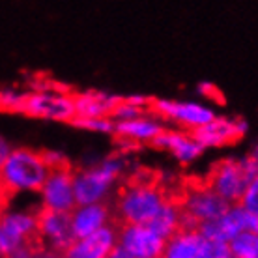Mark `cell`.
<instances>
[{"mask_svg":"<svg viewBox=\"0 0 258 258\" xmlns=\"http://www.w3.org/2000/svg\"><path fill=\"white\" fill-rule=\"evenodd\" d=\"M170 199L163 185L137 176L118 189L114 215L122 225H150Z\"/></svg>","mask_w":258,"mask_h":258,"instance_id":"obj_1","label":"cell"},{"mask_svg":"<svg viewBox=\"0 0 258 258\" xmlns=\"http://www.w3.org/2000/svg\"><path fill=\"white\" fill-rule=\"evenodd\" d=\"M51 168L43 152L32 148H13L6 163L0 167V185L8 197L38 193Z\"/></svg>","mask_w":258,"mask_h":258,"instance_id":"obj_2","label":"cell"},{"mask_svg":"<svg viewBox=\"0 0 258 258\" xmlns=\"http://www.w3.org/2000/svg\"><path fill=\"white\" fill-rule=\"evenodd\" d=\"M125 168L127 161L122 155H110L90 167L81 168L79 172H73L77 204L107 202L118 189Z\"/></svg>","mask_w":258,"mask_h":258,"instance_id":"obj_3","label":"cell"},{"mask_svg":"<svg viewBox=\"0 0 258 258\" xmlns=\"http://www.w3.org/2000/svg\"><path fill=\"white\" fill-rule=\"evenodd\" d=\"M23 112L41 120L73 122L77 118L75 94L54 84H41L32 92H26Z\"/></svg>","mask_w":258,"mask_h":258,"instance_id":"obj_4","label":"cell"},{"mask_svg":"<svg viewBox=\"0 0 258 258\" xmlns=\"http://www.w3.org/2000/svg\"><path fill=\"white\" fill-rule=\"evenodd\" d=\"M38 212L10 204L0 210V258H6L26 243L38 241Z\"/></svg>","mask_w":258,"mask_h":258,"instance_id":"obj_5","label":"cell"},{"mask_svg":"<svg viewBox=\"0 0 258 258\" xmlns=\"http://www.w3.org/2000/svg\"><path fill=\"white\" fill-rule=\"evenodd\" d=\"M178 202H180L181 213H183V228H199V226L206 225L223 215L230 206L206 181L187 185Z\"/></svg>","mask_w":258,"mask_h":258,"instance_id":"obj_6","label":"cell"},{"mask_svg":"<svg viewBox=\"0 0 258 258\" xmlns=\"http://www.w3.org/2000/svg\"><path fill=\"white\" fill-rule=\"evenodd\" d=\"M150 110L163 122L174 123L176 129L191 131L206 125L213 116L215 110L212 105L204 101H181V99H152Z\"/></svg>","mask_w":258,"mask_h":258,"instance_id":"obj_7","label":"cell"},{"mask_svg":"<svg viewBox=\"0 0 258 258\" xmlns=\"http://www.w3.org/2000/svg\"><path fill=\"white\" fill-rule=\"evenodd\" d=\"M167 238L150 225H122L118 228V251L127 258H161Z\"/></svg>","mask_w":258,"mask_h":258,"instance_id":"obj_8","label":"cell"},{"mask_svg":"<svg viewBox=\"0 0 258 258\" xmlns=\"http://www.w3.org/2000/svg\"><path fill=\"white\" fill-rule=\"evenodd\" d=\"M247 181L249 174L241 159H221L212 167L206 183L228 204H238Z\"/></svg>","mask_w":258,"mask_h":258,"instance_id":"obj_9","label":"cell"},{"mask_svg":"<svg viewBox=\"0 0 258 258\" xmlns=\"http://www.w3.org/2000/svg\"><path fill=\"white\" fill-rule=\"evenodd\" d=\"M38 193L41 210L70 213L73 208L77 206L73 172H71L70 167L51 170Z\"/></svg>","mask_w":258,"mask_h":258,"instance_id":"obj_10","label":"cell"},{"mask_svg":"<svg viewBox=\"0 0 258 258\" xmlns=\"http://www.w3.org/2000/svg\"><path fill=\"white\" fill-rule=\"evenodd\" d=\"M75 234L71 226V215L66 212H51L41 210L38 212V241L47 249L64 254L68 247L73 243Z\"/></svg>","mask_w":258,"mask_h":258,"instance_id":"obj_11","label":"cell"},{"mask_svg":"<svg viewBox=\"0 0 258 258\" xmlns=\"http://www.w3.org/2000/svg\"><path fill=\"white\" fill-rule=\"evenodd\" d=\"M254 225H256L254 215L245 212L239 204H230L223 215L206 225L199 226V230L206 239L221 241V243L228 245L238 234L245 232V230H254Z\"/></svg>","mask_w":258,"mask_h":258,"instance_id":"obj_12","label":"cell"},{"mask_svg":"<svg viewBox=\"0 0 258 258\" xmlns=\"http://www.w3.org/2000/svg\"><path fill=\"white\" fill-rule=\"evenodd\" d=\"M163 131H165V122L155 116L152 110L129 120L114 122V135L123 144H131V146L154 144Z\"/></svg>","mask_w":258,"mask_h":258,"instance_id":"obj_13","label":"cell"},{"mask_svg":"<svg viewBox=\"0 0 258 258\" xmlns=\"http://www.w3.org/2000/svg\"><path fill=\"white\" fill-rule=\"evenodd\" d=\"M247 133V123L239 118L215 116L195 131L197 141L202 144V148H223L228 144L238 142Z\"/></svg>","mask_w":258,"mask_h":258,"instance_id":"obj_14","label":"cell"},{"mask_svg":"<svg viewBox=\"0 0 258 258\" xmlns=\"http://www.w3.org/2000/svg\"><path fill=\"white\" fill-rule=\"evenodd\" d=\"M118 249V228L109 225L94 234L75 238L64 252L66 258H110Z\"/></svg>","mask_w":258,"mask_h":258,"instance_id":"obj_15","label":"cell"},{"mask_svg":"<svg viewBox=\"0 0 258 258\" xmlns=\"http://www.w3.org/2000/svg\"><path fill=\"white\" fill-rule=\"evenodd\" d=\"M154 146L168 152L181 165H189V163L197 161L200 155H202V152H204L202 144L197 141L195 133L183 131V129L165 127V131L154 142Z\"/></svg>","mask_w":258,"mask_h":258,"instance_id":"obj_16","label":"cell"},{"mask_svg":"<svg viewBox=\"0 0 258 258\" xmlns=\"http://www.w3.org/2000/svg\"><path fill=\"white\" fill-rule=\"evenodd\" d=\"M70 215L75 238H83L112 225L114 212L107 202H94V204H77L70 212Z\"/></svg>","mask_w":258,"mask_h":258,"instance_id":"obj_17","label":"cell"},{"mask_svg":"<svg viewBox=\"0 0 258 258\" xmlns=\"http://www.w3.org/2000/svg\"><path fill=\"white\" fill-rule=\"evenodd\" d=\"M120 97L110 96L109 92L86 90L75 94L77 118H112V110Z\"/></svg>","mask_w":258,"mask_h":258,"instance_id":"obj_18","label":"cell"},{"mask_svg":"<svg viewBox=\"0 0 258 258\" xmlns=\"http://www.w3.org/2000/svg\"><path fill=\"white\" fill-rule=\"evenodd\" d=\"M204 236L199 228H180L170 238H167L161 258H197Z\"/></svg>","mask_w":258,"mask_h":258,"instance_id":"obj_19","label":"cell"},{"mask_svg":"<svg viewBox=\"0 0 258 258\" xmlns=\"http://www.w3.org/2000/svg\"><path fill=\"white\" fill-rule=\"evenodd\" d=\"M150 226L161 234L163 238H170L174 232L183 228V213H181L180 202L174 199H168L167 204L161 208V212L150 223Z\"/></svg>","mask_w":258,"mask_h":258,"instance_id":"obj_20","label":"cell"},{"mask_svg":"<svg viewBox=\"0 0 258 258\" xmlns=\"http://www.w3.org/2000/svg\"><path fill=\"white\" fill-rule=\"evenodd\" d=\"M150 101L146 97H125V99H118L116 107L112 110V120L114 122H122V120H129V118H135L142 112H148L150 110Z\"/></svg>","mask_w":258,"mask_h":258,"instance_id":"obj_21","label":"cell"},{"mask_svg":"<svg viewBox=\"0 0 258 258\" xmlns=\"http://www.w3.org/2000/svg\"><path fill=\"white\" fill-rule=\"evenodd\" d=\"M232 258H258V232L245 230L228 243Z\"/></svg>","mask_w":258,"mask_h":258,"instance_id":"obj_22","label":"cell"},{"mask_svg":"<svg viewBox=\"0 0 258 258\" xmlns=\"http://www.w3.org/2000/svg\"><path fill=\"white\" fill-rule=\"evenodd\" d=\"M239 206L243 208L245 212H249L251 215L258 217V170L249 178L247 187L241 195V200L238 202Z\"/></svg>","mask_w":258,"mask_h":258,"instance_id":"obj_23","label":"cell"},{"mask_svg":"<svg viewBox=\"0 0 258 258\" xmlns=\"http://www.w3.org/2000/svg\"><path fill=\"white\" fill-rule=\"evenodd\" d=\"M56 256H58V252L47 249L39 241H32V243H26V245L15 249L6 258H56Z\"/></svg>","mask_w":258,"mask_h":258,"instance_id":"obj_24","label":"cell"},{"mask_svg":"<svg viewBox=\"0 0 258 258\" xmlns=\"http://www.w3.org/2000/svg\"><path fill=\"white\" fill-rule=\"evenodd\" d=\"M26 92L17 88H2L0 90V109L10 112H23Z\"/></svg>","mask_w":258,"mask_h":258,"instance_id":"obj_25","label":"cell"},{"mask_svg":"<svg viewBox=\"0 0 258 258\" xmlns=\"http://www.w3.org/2000/svg\"><path fill=\"white\" fill-rule=\"evenodd\" d=\"M73 123L81 129L92 131V133H114L112 118H75Z\"/></svg>","mask_w":258,"mask_h":258,"instance_id":"obj_26","label":"cell"},{"mask_svg":"<svg viewBox=\"0 0 258 258\" xmlns=\"http://www.w3.org/2000/svg\"><path fill=\"white\" fill-rule=\"evenodd\" d=\"M197 258H232V254H230V249L226 243L204 238V243L200 247V252Z\"/></svg>","mask_w":258,"mask_h":258,"instance_id":"obj_27","label":"cell"},{"mask_svg":"<svg viewBox=\"0 0 258 258\" xmlns=\"http://www.w3.org/2000/svg\"><path fill=\"white\" fill-rule=\"evenodd\" d=\"M43 157H45V161H47V165H49V168H51V170L68 167V157H66L62 152L49 150V152H43Z\"/></svg>","mask_w":258,"mask_h":258,"instance_id":"obj_28","label":"cell"},{"mask_svg":"<svg viewBox=\"0 0 258 258\" xmlns=\"http://www.w3.org/2000/svg\"><path fill=\"white\" fill-rule=\"evenodd\" d=\"M12 152H13V146L10 144V141H8L6 137L0 135V167L6 163V159L10 157Z\"/></svg>","mask_w":258,"mask_h":258,"instance_id":"obj_29","label":"cell"},{"mask_svg":"<svg viewBox=\"0 0 258 258\" xmlns=\"http://www.w3.org/2000/svg\"><path fill=\"white\" fill-rule=\"evenodd\" d=\"M200 94L204 97H208V99H219V92H217V88L213 86V84L210 83H202L199 86Z\"/></svg>","mask_w":258,"mask_h":258,"instance_id":"obj_30","label":"cell"},{"mask_svg":"<svg viewBox=\"0 0 258 258\" xmlns=\"http://www.w3.org/2000/svg\"><path fill=\"white\" fill-rule=\"evenodd\" d=\"M8 200H10V197H8V195H6V191H4V187L0 185V210H2V208L6 206V204H8Z\"/></svg>","mask_w":258,"mask_h":258,"instance_id":"obj_31","label":"cell"},{"mask_svg":"<svg viewBox=\"0 0 258 258\" xmlns=\"http://www.w3.org/2000/svg\"><path fill=\"white\" fill-rule=\"evenodd\" d=\"M249 157H252V159H258V142L251 148V152H249Z\"/></svg>","mask_w":258,"mask_h":258,"instance_id":"obj_32","label":"cell"},{"mask_svg":"<svg viewBox=\"0 0 258 258\" xmlns=\"http://www.w3.org/2000/svg\"><path fill=\"white\" fill-rule=\"evenodd\" d=\"M110 258H127V256H125L122 251H118V249H116V251L112 252V256H110Z\"/></svg>","mask_w":258,"mask_h":258,"instance_id":"obj_33","label":"cell"},{"mask_svg":"<svg viewBox=\"0 0 258 258\" xmlns=\"http://www.w3.org/2000/svg\"><path fill=\"white\" fill-rule=\"evenodd\" d=\"M56 258H66V256H64V254H58V256H56Z\"/></svg>","mask_w":258,"mask_h":258,"instance_id":"obj_34","label":"cell"}]
</instances>
